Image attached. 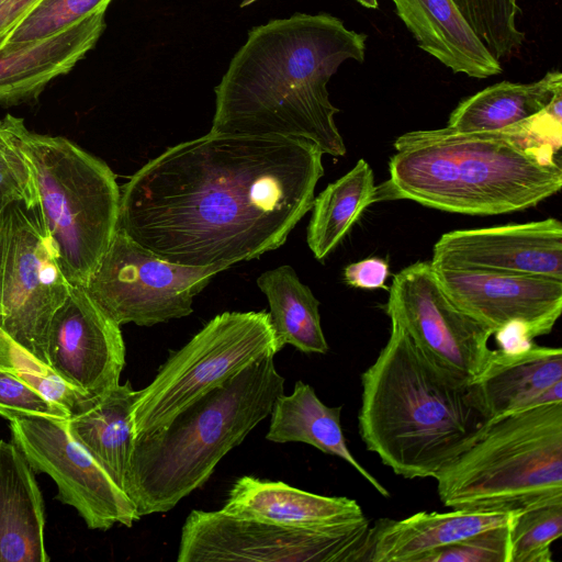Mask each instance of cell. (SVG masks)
Returning <instances> with one entry per match:
<instances>
[{
    "instance_id": "obj_1",
    "label": "cell",
    "mask_w": 562,
    "mask_h": 562,
    "mask_svg": "<svg viewBox=\"0 0 562 562\" xmlns=\"http://www.w3.org/2000/svg\"><path fill=\"white\" fill-rule=\"evenodd\" d=\"M323 155L305 139L209 132L120 187L117 228L169 262L228 269L286 241L312 207Z\"/></svg>"
},
{
    "instance_id": "obj_2",
    "label": "cell",
    "mask_w": 562,
    "mask_h": 562,
    "mask_svg": "<svg viewBox=\"0 0 562 562\" xmlns=\"http://www.w3.org/2000/svg\"><path fill=\"white\" fill-rule=\"evenodd\" d=\"M366 41L328 13H294L254 27L214 89L210 132L300 138L345 156L327 83L346 60H364Z\"/></svg>"
},
{
    "instance_id": "obj_3",
    "label": "cell",
    "mask_w": 562,
    "mask_h": 562,
    "mask_svg": "<svg viewBox=\"0 0 562 562\" xmlns=\"http://www.w3.org/2000/svg\"><path fill=\"white\" fill-rule=\"evenodd\" d=\"M561 121L547 108L514 127L458 133L413 131L394 142L389 179L375 202L409 200L468 215H499L538 205L562 187Z\"/></svg>"
},
{
    "instance_id": "obj_4",
    "label": "cell",
    "mask_w": 562,
    "mask_h": 562,
    "mask_svg": "<svg viewBox=\"0 0 562 562\" xmlns=\"http://www.w3.org/2000/svg\"><path fill=\"white\" fill-rule=\"evenodd\" d=\"M361 385L360 437L404 479H434L483 422L469 382L426 355L393 321Z\"/></svg>"
},
{
    "instance_id": "obj_5",
    "label": "cell",
    "mask_w": 562,
    "mask_h": 562,
    "mask_svg": "<svg viewBox=\"0 0 562 562\" xmlns=\"http://www.w3.org/2000/svg\"><path fill=\"white\" fill-rule=\"evenodd\" d=\"M262 358L204 393L165 426L135 438L124 492L138 515L171 510L272 409L285 379Z\"/></svg>"
},
{
    "instance_id": "obj_6",
    "label": "cell",
    "mask_w": 562,
    "mask_h": 562,
    "mask_svg": "<svg viewBox=\"0 0 562 562\" xmlns=\"http://www.w3.org/2000/svg\"><path fill=\"white\" fill-rule=\"evenodd\" d=\"M434 479L452 509L521 510L562 499V402L483 420Z\"/></svg>"
},
{
    "instance_id": "obj_7",
    "label": "cell",
    "mask_w": 562,
    "mask_h": 562,
    "mask_svg": "<svg viewBox=\"0 0 562 562\" xmlns=\"http://www.w3.org/2000/svg\"><path fill=\"white\" fill-rule=\"evenodd\" d=\"M7 117L30 166L63 272L72 285L86 286L117 229L116 177L68 138L33 132L23 119Z\"/></svg>"
},
{
    "instance_id": "obj_8",
    "label": "cell",
    "mask_w": 562,
    "mask_h": 562,
    "mask_svg": "<svg viewBox=\"0 0 562 562\" xmlns=\"http://www.w3.org/2000/svg\"><path fill=\"white\" fill-rule=\"evenodd\" d=\"M279 351L266 311L216 315L182 348L170 352L154 380L136 391L135 438L165 426L204 393Z\"/></svg>"
},
{
    "instance_id": "obj_9",
    "label": "cell",
    "mask_w": 562,
    "mask_h": 562,
    "mask_svg": "<svg viewBox=\"0 0 562 562\" xmlns=\"http://www.w3.org/2000/svg\"><path fill=\"white\" fill-rule=\"evenodd\" d=\"M71 286L38 201L0 207V330L45 366L49 325Z\"/></svg>"
},
{
    "instance_id": "obj_10",
    "label": "cell",
    "mask_w": 562,
    "mask_h": 562,
    "mask_svg": "<svg viewBox=\"0 0 562 562\" xmlns=\"http://www.w3.org/2000/svg\"><path fill=\"white\" fill-rule=\"evenodd\" d=\"M370 527L362 515L339 527L306 530L218 510H192L178 562H353Z\"/></svg>"
},
{
    "instance_id": "obj_11",
    "label": "cell",
    "mask_w": 562,
    "mask_h": 562,
    "mask_svg": "<svg viewBox=\"0 0 562 562\" xmlns=\"http://www.w3.org/2000/svg\"><path fill=\"white\" fill-rule=\"evenodd\" d=\"M223 270L169 262L117 228L85 288L120 326H154L190 315L193 297Z\"/></svg>"
},
{
    "instance_id": "obj_12",
    "label": "cell",
    "mask_w": 562,
    "mask_h": 562,
    "mask_svg": "<svg viewBox=\"0 0 562 562\" xmlns=\"http://www.w3.org/2000/svg\"><path fill=\"white\" fill-rule=\"evenodd\" d=\"M12 442L33 470L57 484V498L77 509L90 529L132 527L140 516L108 471L68 432L66 418L11 413Z\"/></svg>"
},
{
    "instance_id": "obj_13",
    "label": "cell",
    "mask_w": 562,
    "mask_h": 562,
    "mask_svg": "<svg viewBox=\"0 0 562 562\" xmlns=\"http://www.w3.org/2000/svg\"><path fill=\"white\" fill-rule=\"evenodd\" d=\"M385 312L426 355L469 383L493 355V331L453 303L430 261L412 263L393 277Z\"/></svg>"
},
{
    "instance_id": "obj_14",
    "label": "cell",
    "mask_w": 562,
    "mask_h": 562,
    "mask_svg": "<svg viewBox=\"0 0 562 562\" xmlns=\"http://www.w3.org/2000/svg\"><path fill=\"white\" fill-rule=\"evenodd\" d=\"M434 269L453 303L488 327L501 342L529 344L550 334L561 315L562 280L480 269Z\"/></svg>"
},
{
    "instance_id": "obj_15",
    "label": "cell",
    "mask_w": 562,
    "mask_h": 562,
    "mask_svg": "<svg viewBox=\"0 0 562 562\" xmlns=\"http://www.w3.org/2000/svg\"><path fill=\"white\" fill-rule=\"evenodd\" d=\"M46 355L54 373L86 397L101 395L117 385L125 366L120 325L81 285H72L55 312Z\"/></svg>"
},
{
    "instance_id": "obj_16",
    "label": "cell",
    "mask_w": 562,
    "mask_h": 562,
    "mask_svg": "<svg viewBox=\"0 0 562 562\" xmlns=\"http://www.w3.org/2000/svg\"><path fill=\"white\" fill-rule=\"evenodd\" d=\"M430 263L562 280V223L550 217L448 232L435 244Z\"/></svg>"
},
{
    "instance_id": "obj_17",
    "label": "cell",
    "mask_w": 562,
    "mask_h": 562,
    "mask_svg": "<svg viewBox=\"0 0 562 562\" xmlns=\"http://www.w3.org/2000/svg\"><path fill=\"white\" fill-rule=\"evenodd\" d=\"M519 512L453 508L419 512L403 519L380 518L369 527L353 562H424L437 550L513 524Z\"/></svg>"
},
{
    "instance_id": "obj_18",
    "label": "cell",
    "mask_w": 562,
    "mask_h": 562,
    "mask_svg": "<svg viewBox=\"0 0 562 562\" xmlns=\"http://www.w3.org/2000/svg\"><path fill=\"white\" fill-rule=\"evenodd\" d=\"M468 390L471 404L483 420L562 402V349L529 342L494 350Z\"/></svg>"
},
{
    "instance_id": "obj_19",
    "label": "cell",
    "mask_w": 562,
    "mask_h": 562,
    "mask_svg": "<svg viewBox=\"0 0 562 562\" xmlns=\"http://www.w3.org/2000/svg\"><path fill=\"white\" fill-rule=\"evenodd\" d=\"M105 11L95 12L47 37L0 48V104L36 99L95 46L105 29Z\"/></svg>"
},
{
    "instance_id": "obj_20",
    "label": "cell",
    "mask_w": 562,
    "mask_h": 562,
    "mask_svg": "<svg viewBox=\"0 0 562 562\" xmlns=\"http://www.w3.org/2000/svg\"><path fill=\"white\" fill-rule=\"evenodd\" d=\"M222 510L285 527L327 530L363 514L351 498L306 492L281 481L245 475L231 487Z\"/></svg>"
},
{
    "instance_id": "obj_21",
    "label": "cell",
    "mask_w": 562,
    "mask_h": 562,
    "mask_svg": "<svg viewBox=\"0 0 562 562\" xmlns=\"http://www.w3.org/2000/svg\"><path fill=\"white\" fill-rule=\"evenodd\" d=\"M417 45L453 74L484 79L503 72L453 0H392Z\"/></svg>"
},
{
    "instance_id": "obj_22",
    "label": "cell",
    "mask_w": 562,
    "mask_h": 562,
    "mask_svg": "<svg viewBox=\"0 0 562 562\" xmlns=\"http://www.w3.org/2000/svg\"><path fill=\"white\" fill-rule=\"evenodd\" d=\"M44 502L24 454L0 439V562H47Z\"/></svg>"
},
{
    "instance_id": "obj_23",
    "label": "cell",
    "mask_w": 562,
    "mask_h": 562,
    "mask_svg": "<svg viewBox=\"0 0 562 562\" xmlns=\"http://www.w3.org/2000/svg\"><path fill=\"white\" fill-rule=\"evenodd\" d=\"M135 396L130 381L119 383L101 395L82 398L66 420L69 435L122 490L135 442Z\"/></svg>"
},
{
    "instance_id": "obj_24",
    "label": "cell",
    "mask_w": 562,
    "mask_h": 562,
    "mask_svg": "<svg viewBox=\"0 0 562 562\" xmlns=\"http://www.w3.org/2000/svg\"><path fill=\"white\" fill-rule=\"evenodd\" d=\"M342 406L329 407L314 389L299 380L291 394L279 395L270 412L266 439L277 443L303 442L319 451L338 457L351 465L375 491L390 497V493L352 456L346 443L340 416Z\"/></svg>"
},
{
    "instance_id": "obj_25",
    "label": "cell",
    "mask_w": 562,
    "mask_h": 562,
    "mask_svg": "<svg viewBox=\"0 0 562 562\" xmlns=\"http://www.w3.org/2000/svg\"><path fill=\"white\" fill-rule=\"evenodd\" d=\"M560 92L559 70L548 71L530 83L502 81L461 101L446 127L458 133L504 131L541 113Z\"/></svg>"
},
{
    "instance_id": "obj_26",
    "label": "cell",
    "mask_w": 562,
    "mask_h": 562,
    "mask_svg": "<svg viewBox=\"0 0 562 562\" xmlns=\"http://www.w3.org/2000/svg\"><path fill=\"white\" fill-rule=\"evenodd\" d=\"M257 284L268 300L270 322L280 350L291 345L304 353L324 355L328 351L319 301L291 266L265 271L258 277Z\"/></svg>"
},
{
    "instance_id": "obj_27",
    "label": "cell",
    "mask_w": 562,
    "mask_h": 562,
    "mask_svg": "<svg viewBox=\"0 0 562 562\" xmlns=\"http://www.w3.org/2000/svg\"><path fill=\"white\" fill-rule=\"evenodd\" d=\"M375 192L373 171L361 158L314 198L306 241L317 260L323 261L339 245L363 211L375 202Z\"/></svg>"
},
{
    "instance_id": "obj_28",
    "label": "cell",
    "mask_w": 562,
    "mask_h": 562,
    "mask_svg": "<svg viewBox=\"0 0 562 562\" xmlns=\"http://www.w3.org/2000/svg\"><path fill=\"white\" fill-rule=\"evenodd\" d=\"M491 54L498 60L518 52L526 34L517 26V0H453Z\"/></svg>"
},
{
    "instance_id": "obj_29",
    "label": "cell",
    "mask_w": 562,
    "mask_h": 562,
    "mask_svg": "<svg viewBox=\"0 0 562 562\" xmlns=\"http://www.w3.org/2000/svg\"><path fill=\"white\" fill-rule=\"evenodd\" d=\"M562 535V499L521 509L510 530V562H551Z\"/></svg>"
},
{
    "instance_id": "obj_30",
    "label": "cell",
    "mask_w": 562,
    "mask_h": 562,
    "mask_svg": "<svg viewBox=\"0 0 562 562\" xmlns=\"http://www.w3.org/2000/svg\"><path fill=\"white\" fill-rule=\"evenodd\" d=\"M112 0H42L9 34L3 46H16L55 34L95 13Z\"/></svg>"
},
{
    "instance_id": "obj_31",
    "label": "cell",
    "mask_w": 562,
    "mask_h": 562,
    "mask_svg": "<svg viewBox=\"0 0 562 562\" xmlns=\"http://www.w3.org/2000/svg\"><path fill=\"white\" fill-rule=\"evenodd\" d=\"M0 366L24 380L43 396L65 408L69 415L85 398L59 379L54 371L24 351L0 330Z\"/></svg>"
},
{
    "instance_id": "obj_32",
    "label": "cell",
    "mask_w": 562,
    "mask_h": 562,
    "mask_svg": "<svg viewBox=\"0 0 562 562\" xmlns=\"http://www.w3.org/2000/svg\"><path fill=\"white\" fill-rule=\"evenodd\" d=\"M14 200L38 201L30 166L5 115L0 120V207Z\"/></svg>"
},
{
    "instance_id": "obj_33",
    "label": "cell",
    "mask_w": 562,
    "mask_h": 562,
    "mask_svg": "<svg viewBox=\"0 0 562 562\" xmlns=\"http://www.w3.org/2000/svg\"><path fill=\"white\" fill-rule=\"evenodd\" d=\"M513 524L480 532L437 550L426 557L424 562H510Z\"/></svg>"
},
{
    "instance_id": "obj_34",
    "label": "cell",
    "mask_w": 562,
    "mask_h": 562,
    "mask_svg": "<svg viewBox=\"0 0 562 562\" xmlns=\"http://www.w3.org/2000/svg\"><path fill=\"white\" fill-rule=\"evenodd\" d=\"M11 413L43 414L68 418L69 413L43 396L9 369L0 366V415Z\"/></svg>"
},
{
    "instance_id": "obj_35",
    "label": "cell",
    "mask_w": 562,
    "mask_h": 562,
    "mask_svg": "<svg viewBox=\"0 0 562 562\" xmlns=\"http://www.w3.org/2000/svg\"><path fill=\"white\" fill-rule=\"evenodd\" d=\"M389 263L381 258H367L348 265L344 270V281L358 289H387Z\"/></svg>"
},
{
    "instance_id": "obj_36",
    "label": "cell",
    "mask_w": 562,
    "mask_h": 562,
    "mask_svg": "<svg viewBox=\"0 0 562 562\" xmlns=\"http://www.w3.org/2000/svg\"><path fill=\"white\" fill-rule=\"evenodd\" d=\"M42 0H3L0 2V47L9 34Z\"/></svg>"
},
{
    "instance_id": "obj_37",
    "label": "cell",
    "mask_w": 562,
    "mask_h": 562,
    "mask_svg": "<svg viewBox=\"0 0 562 562\" xmlns=\"http://www.w3.org/2000/svg\"><path fill=\"white\" fill-rule=\"evenodd\" d=\"M357 1L360 2L361 4L366 5V7H369V8H376L378 7L376 0H357Z\"/></svg>"
},
{
    "instance_id": "obj_38",
    "label": "cell",
    "mask_w": 562,
    "mask_h": 562,
    "mask_svg": "<svg viewBox=\"0 0 562 562\" xmlns=\"http://www.w3.org/2000/svg\"><path fill=\"white\" fill-rule=\"evenodd\" d=\"M257 0H244L241 3H240V8H244V7H247L249 4H251L252 2H255Z\"/></svg>"
},
{
    "instance_id": "obj_39",
    "label": "cell",
    "mask_w": 562,
    "mask_h": 562,
    "mask_svg": "<svg viewBox=\"0 0 562 562\" xmlns=\"http://www.w3.org/2000/svg\"><path fill=\"white\" fill-rule=\"evenodd\" d=\"M3 1V0H0V2Z\"/></svg>"
}]
</instances>
